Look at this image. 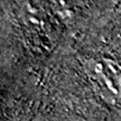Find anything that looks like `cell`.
Returning <instances> with one entry per match:
<instances>
[{"label":"cell","instance_id":"6da1fadb","mask_svg":"<svg viewBox=\"0 0 121 121\" xmlns=\"http://www.w3.org/2000/svg\"><path fill=\"white\" fill-rule=\"evenodd\" d=\"M95 78L105 96L117 100L121 95V81L118 71L109 62H99L95 64Z\"/></svg>","mask_w":121,"mask_h":121}]
</instances>
